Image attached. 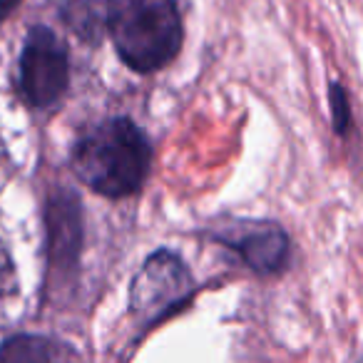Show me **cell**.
Instances as JSON below:
<instances>
[{"instance_id":"6da1fadb","label":"cell","mask_w":363,"mask_h":363,"mask_svg":"<svg viewBox=\"0 0 363 363\" xmlns=\"http://www.w3.org/2000/svg\"><path fill=\"white\" fill-rule=\"evenodd\" d=\"M152 147L145 132L127 117H110L77 140L72 169L77 179L110 199L140 192L150 172Z\"/></svg>"},{"instance_id":"7a4b0ae2","label":"cell","mask_w":363,"mask_h":363,"mask_svg":"<svg viewBox=\"0 0 363 363\" xmlns=\"http://www.w3.org/2000/svg\"><path fill=\"white\" fill-rule=\"evenodd\" d=\"M107 33L122 62L137 72L169 65L182 48L174 0H112Z\"/></svg>"},{"instance_id":"3957f363","label":"cell","mask_w":363,"mask_h":363,"mask_svg":"<svg viewBox=\"0 0 363 363\" xmlns=\"http://www.w3.org/2000/svg\"><path fill=\"white\" fill-rule=\"evenodd\" d=\"M70 82L67 48L48 26L30 28L21 52L18 90L30 107H50L65 95Z\"/></svg>"},{"instance_id":"277c9868","label":"cell","mask_w":363,"mask_h":363,"mask_svg":"<svg viewBox=\"0 0 363 363\" xmlns=\"http://www.w3.org/2000/svg\"><path fill=\"white\" fill-rule=\"evenodd\" d=\"M192 289L194 284L184 262L169 249H160L132 279L130 311L142 323H155L187 301Z\"/></svg>"},{"instance_id":"5b68a950","label":"cell","mask_w":363,"mask_h":363,"mask_svg":"<svg viewBox=\"0 0 363 363\" xmlns=\"http://www.w3.org/2000/svg\"><path fill=\"white\" fill-rule=\"evenodd\" d=\"M214 239L234 249L252 272L264 277L284 272L289 264L291 244L286 232L269 219H229L217 229Z\"/></svg>"},{"instance_id":"8992f818","label":"cell","mask_w":363,"mask_h":363,"mask_svg":"<svg viewBox=\"0 0 363 363\" xmlns=\"http://www.w3.org/2000/svg\"><path fill=\"white\" fill-rule=\"evenodd\" d=\"M48 257L50 274L57 279H70L80 259L82 244V212L80 199L72 189H57L48 202Z\"/></svg>"},{"instance_id":"52a82bcc","label":"cell","mask_w":363,"mask_h":363,"mask_svg":"<svg viewBox=\"0 0 363 363\" xmlns=\"http://www.w3.org/2000/svg\"><path fill=\"white\" fill-rule=\"evenodd\" d=\"M112 0H62L60 18L80 40L100 43L110 26Z\"/></svg>"},{"instance_id":"ba28073f","label":"cell","mask_w":363,"mask_h":363,"mask_svg":"<svg viewBox=\"0 0 363 363\" xmlns=\"http://www.w3.org/2000/svg\"><path fill=\"white\" fill-rule=\"evenodd\" d=\"M62 343L35 333H18L0 343V363H65Z\"/></svg>"},{"instance_id":"9c48e42d","label":"cell","mask_w":363,"mask_h":363,"mask_svg":"<svg viewBox=\"0 0 363 363\" xmlns=\"http://www.w3.org/2000/svg\"><path fill=\"white\" fill-rule=\"evenodd\" d=\"M328 105H331L333 130L338 135H348V130H351V105H348L346 90L338 82H331V87H328Z\"/></svg>"},{"instance_id":"30bf717a","label":"cell","mask_w":363,"mask_h":363,"mask_svg":"<svg viewBox=\"0 0 363 363\" xmlns=\"http://www.w3.org/2000/svg\"><path fill=\"white\" fill-rule=\"evenodd\" d=\"M18 3H21V0H0V21H3V18H6L8 13L18 6Z\"/></svg>"},{"instance_id":"8fae6325","label":"cell","mask_w":363,"mask_h":363,"mask_svg":"<svg viewBox=\"0 0 363 363\" xmlns=\"http://www.w3.org/2000/svg\"><path fill=\"white\" fill-rule=\"evenodd\" d=\"M358 363H363V358H361V361H358Z\"/></svg>"}]
</instances>
